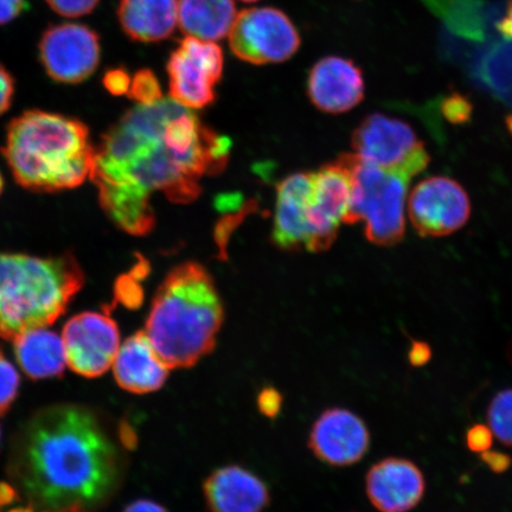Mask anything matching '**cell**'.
I'll return each mask as SVG.
<instances>
[{
	"mask_svg": "<svg viewBox=\"0 0 512 512\" xmlns=\"http://www.w3.org/2000/svg\"><path fill=\"white\" fill-rule=\"evenodd\" d=\"M229 153L228 138L163 98L131 108L102 136L89 179L108 219L128 234L145 236L156 224L150 203L155 192L175 203L195 201L202 178L223 171Z\"/></svg>",
	"mask_w": 512,
	"mask_h": 512,
	"instance_id": "1",
	"label": "cell"
},
{
	"mask_svg": "<svg viewBox=\"0 0 512 512\" xmlns=\"http://www.w3.org/2000/svg\"><path fill=\"white\" fill-rule=\"evenodd\" d=\"M124 451L99 415L86 407L44 408L12 444L15 494L38 512H87L110 498L124 475Z\"/></svg>",
	"mask_w": 512,
	"mask_h": 512,
	"instance_id": "2",
	"label": "cell"
},
{
	"mask_svg": "<svg viewBox=\"0 0 512 512\" xmlns=\"http://www.w3.org/2000/svg\"><path fill=\"white\" fill-rule=\"evenodd\" d=\"M2 153L16 182L38 194L80 187L95 163V146L82 121L41 110L11 121Z\"/></svg>",
	"mask_w": 512,
	"mask_h": 512,
	"instance_id": "3",
	"label": "cell"
},
{
	"mask_svg": "<svg viewBox=\"0 0 512 512\" xmlns=\"http://www.w3.org/2000/svg\"><path fill=\"white\" fill-rule=\"evenodd\" d=\"M223 320L213 278L190 261L175 267L159 286L145 334L170 369H188L215 349Z\"/></svg>",
	"mask_w": 512,
	"mask_h": 512,
	"instance_id": "4",
	"label": "cell"
},
{
	"mask_svg": "<svg viewBox=\"0 0 512 512\" xmlns=\"http://www.w3.org/2000/svg\"><path fill=\"white\" fill-rule=\"evenodd\" d=\"M85 285V273L70 253L37 258L0 253V337L48 328Z\"/></svg>",
	"mask_w": 512,
	"mask_h": 512,
	"instance_id": "5",
	"label": "cell"
},
{
	"mask_svg": "<svg viewBox=\"0 0 512 512\" xmlns=\"http://www.w3.org/2000/svg\"><path fill=\"white\" fill-rule=\"evenodd\" d=\"M352 181L351 206L345 223H364V234L377 246H393L405 236L408 183L400 172L363 162L355 153L339 157Z\"/></svg>",
	"mask_w": 512,
	"mask_h": 512,
	"instance_id": "6",
	"label": "cell"
},
{
	"mask_svg": "<svg viewBox=\"0 0 512 512\" xmlns=\"http://www.w3.org/2000/svg\"><path fill=\"white\" fill-rule=\"evenodd\" d=\"M351 145L363 162L409 178L419 175L430 164V156L411 125L380 113L363 119L352 134Z\"/></svg>",
	"mask_w": 512,
	"mask_h": 512,
	"instance_id": "7",
	"label": "cell"
},
{
	"mask_svg": "<svg viewBox=\"0 0 512 512\" xmlns=\"http://www.w3.org/2000/svg\"><path fill=\"white\" fill-rule=\"evenodd\" d=\"M228 36L232 53L255 66L290 60L302 46L291 18L270 6L241 11Z\"/></svg>",
	"mask_w": 512,
	"mask_h": 512,
	"instance_id": "8",
	"label": "cell"
},
{
	"mask_svg": "<svg viewBox=\"0 0 512 512\" xmlns=\"http://www.w3.org/2000/svg\"><path fill=\"white\" fill-rule=\"evenodd\" d=\"M223 68L224 55L219 44L184 38L166 63L170 98L189 110L214 104L215 87L222 79Z\"/></svg>",
	"mask_w": 512,
	"mask_h": 512,
	"instance_id": "9",
	"label": "cell"
},
{
	"mask_svg": "<svg viewBox=\"0 0 512 512\" xmlns=\"http://www.w3.org/2000/svg\"><path fill=\"white\" fill-rule=\"evenodd\" d=\"M38 56L50 79L63 85H79L99 68L100 36L82 23L50 25L38 43Z\"/></svg>",
	"mask_w": 512,
	"mask_h": 512,
	"instance_id": "10",
	"label": "cell"
},
{
	"mask_svg": "<svg viewBox=\"0 0 512 512\" xmlns=\"http://www.w3.org/2000/svg\"><path fill=\"white\" fill-rule=\"evenodd\" d=\"M408 215L416 232L425 238L456 233L471 216V202L454 179L432 176L421 181L408 197Z\"/></svg>",
	"mask_w": 512,
	"mask_h": 512,
	"instance_id": "11",
	"label": "cell"
},
{
	"mask_svg": "<svg viewBox=\"0 0 512 512\" xmlns=\"http://www.w3.org/2000/svg\"><path fill=\"white\" fill-rule=\"evenodd\" d=\"M352 196V181L347 165L338 158L335 163L312 172L307 223L310 242L307 251L320 253L332 246L339 227L349 214Z\"/></svg>",
	"mask_w": 512,
	"mask_h": 512,
	"instance_id": "12",
	"label": "cell"
},
{
	"mask_svg": "<svg viewBox=\"0 0 512 512\" xmlns=\"http://www.w3.org/2000/svg\"><path fill=\"white\" fill-rule=\"evenodd\" d=\"M62 339L70 369L89 379L105 374L120 348L117 323L98 312H82L70 318Z\"/></svg>",
	"mask_w": 512,
	"mask_h": 512,
	"instance_id": "13",
	"label": "cell"
},
{
	"mask_svg": "<svg viewBox=\"0 0 512 512\" xmlns=\"http://www.w3.org/2000/svg\"><path fill=\"white\" fill-rule=\"evenodd\" d=\"M370 432L366 422L345 408H330L320 414L311 428L309 448L324 464L354 465L366 456Z\"/></svg>",
	"mask_w": 512,
	"mask_h": 512,
	"instance_id": "14",
	"label": "cell"
},
{
	"mask_svg": "<svg viewBox=\"0 0 512 512\" xmlns=\"http://www.w3.org/2000/svg\"><path fill=\"white\" fill-rule=\"evenodd\" d=\"M307 95L318 110L341 114L364 99L362 69L345 57L326 56L315 63L307 78Z\"/></svg>",
	"mask_w": 512,
	"mask_h": 512,
	"instance_id": "15",
	"label": "cell"
},
{
	"mask_svg": "<svg viewBox=\"0 0 512 512\" xmlns=\"http://www.w3.org/2000/svg\"><path fill=\"white\" fill-rule=\"evenodd\" d=\"M425 491L424 473L412 460L386 458L367 473V496L380 512H409L418 507Z\"/></svg>",
	"mask_w": 512,
	"mask_h": 512,
	"instance_id": "16",
	"label": "cell"
},
{
	"mask_svg": "<svg viewBox=\"0 0 512 512\" xmlns=\"http://www.w3.org/2000/svg\"><path fill=\"white\" fill-rule=\"evenodd\" d=\"M202 489L210 512H265L271 503L264 480L240 465L211 472Z\"/></svg>",
	"mask_w": 512,
	"mask_h": 512,
	"instance_id": "17",
	"label": "cell"
},
{
	"mask_svg": "<svg viewBox=\"0 0 512 512\" xmlns=\"http://www.w3.org/2000/svg\"><path fill=\"white\" fill-rule=\"evenodd\" d=\"M312 172L288 176L278 185L272 240L285 251L307 249L310 229L307 223Z\"/></svg>",
	"mask_w": 512,
	"mask_h": 512,
	"instance_id": "18",
	"label": "cell"
},
{
	"mask_svg": "<svg viewBox=\"0 0 512 512\" xmlns=\"http://www.w3.org/2000/svg\"><path fill=\"white\" fill-rule=\"evenodd\" d=\"M170 367L159 356L145 331L128 337L120 345L113 363L115 380L127 392H157L168 380Z\"/></svg>",
	"mask_w": 512,
	"mask_h": 512,
	"instance_id": "19",
	"label": "cell"
},
{
	"mask_svg": "<svg viewBox=\"0 0 512 512\" xmlns=\"http://www.w3.org/2000/svg\"><path fill=\"white\" fill-rule=\"evenodd\" d=\"M117 16L133 42H163L177 28L178 0H119Z\"/></svg>",
	"mask_w": 512,
	"mask_h": 512,
	"instance_id": "20",
	"label": "cell"
},
{
	"mask_svg": "<svg viewBox=\"0 0 512 512\" xmlns=\"http://www.w3.org/2000/svg\"><path fill=\"white\" fill-rule=\"evenodd\" d=\"M19 367L32 380L60 376L66 369L67 356L62 336L48 328L23 332L14 339Z\"/></svg>",
	"mask_w": 512,
	"mask_h": 512,
	"instance_id": "21",
	"label": "cell"
},
{
	"mask_svg": "<svg viewBox=\"0 0 512 512\" xmlns=\"http://www.w3.org/2000/svg\"><path fill=\"white\" fill-rule=\"evenodd\" d=\"M234 0H179L178 25L183 34L204 41H221L232 30Z\"/></svg>",
	"mask_w": 512,
	"mask_h": 512,
	"instance_id": "22",
	"label": "cell"
},
{
	"mask_svg": "<svg viewBox=\"0 0 512 512\" xmlns=\"http://www.w3.org/2000/svg\"><path fill=\"white\" fill-rule=\"evenodd\" d=\"M486 416L495 437L512 447V388L502 390L491 400Z\"/></svg>",
	"mask_w": 512,
	"mask_h": 512,
	"instance_id": "23",
	"label": "cell"
},
{
	"mask_svg": "<svg viewBox=\"0 0 512 512\" xmlns=\"http://www.w3.org/2000/svg\"><path fill=\"white\" fill-rule=\"evenodd\" d=\"M127 95L136 101L137 105H152L163 99L162 87L157 75L147 68L140 69L133 75Z\"/></svg>",
	"mask_w": 512,
	"mask_h": 512,
	"instance_id": "24",
	"label": "cell"
},
{
	"mask_svg": "<svg viewBox=\"0 0 512 512\" xmlns=\"http://www.w3.org/2000/svg\"><path fill=\"white\" fill-rule=\"evenodd\" d=\"M465 2L471 3L473 0H426L438 15L443 16L447 24L450 25L454 32L466 37L471 36V31L465 22Z\"/></svg>",
	"mask_w": 512,
	"mask_h": 512,
	"instance_id": "25",
	"label": "cell"
},
{
	"mask_svg": "<svg viewBox=\"0 0 512 512\" xmlns=\"http://www.w3.org/2000/svg\"><path fill=\"white\" fill-rule=\"evenodd\" d=\"M19 384L18 371L8 358L0 352V415L9 411L17 398Z\"/></svg>",
	"mask_w": 512,
	"mask_h": 512,
	"instance_id": "26",
	"label": "cell"
},
{
	"mask_svg": "<svg viewBox=\"0 0 512 512\" xmlns=\"http://www.w3.org/2000/svg\"><path fill=\"white\" fill-rule=\"evenodd\" d=\"M46 2L57 15L78 18L92 14L100 0H46Z\"/></svg>",
	"mask_w": 512,
	"mask_h": 512,
	"instance_id": "27",
	"label": "cell"
},
{
	"mask_svg": "<svg viewBox=\"0 0 512 512\" xmlns=\"http://www.w3.org/2000/svg\"><path fill=\"white\" fill-rule=\"evenodd\" d=\"M443 112L452 123H464L471 115L472 105L464 95L456 93L444 100Z\"/></svg>",
	"mask_w": 512,
	"mask_h": 512,
	"instance_id": "28",
	"label": "cell"
},
{
	"mask_svg": "<svg viewBox=\"0 0 512 512\" xmlns=\"http://www.w3.org/2000/svg\"><path fill=\"white\" fill-rule=\"evenodd\" d=\"M494 437L495 435L489 426L482 424L473 425L466 432V446L470 451L482 454L491 450Z\"/></svg>",
	"mask_w": 512,
	"mask_h": 512,
	"instance_id": "29",
	"label": "cell"
},
{
	"mask_svg": "<svg viewBox=\"0 0 512 512\" xmlns=\"http://www.w3.org/2000/svg\"><path fill=\"white\" fill-rule=\"evenodd\" d=\"M104 86L113 95H124L130 91L132 78L124 67L108 69L104 79Z\"/></svg>",
	"mask_w": 512,
	"mask_h": 512,
	"instance_id": "30",
	"label": "cell"
},
{
	"mask_svg": "<svg viewBox=\"0 0 512 512\" xmlns=\"http://www.w3.org/2000/svg\"><path fill=\"white\" fill-rule=\"evenodd\" d=\"M15 96V80L9 70L0 63V115L9 110Z\"/></svg>",
	"mask_w": 512,
	"mask_h": 512,
	"instance_id": "31",
	"label": "cell"
},
{
	"mask_svg": "<svg viewBox=\"0 0 512 512\" xmlns=\"http://www.w3.org/2000/svg\"><path fill=\"white\" fill-rule=\"evenodd\" d=\"M281 395L273 388H265L258 396V407L260 412L270 418H274L280 411Z\"/></svg>",
	"mask_w": 512,
	"mask_h": 512,
	"instance_id": "32",
	"label": "cell"
},
{
	"mask_svg": "<svg viewBox=\"0 0 512 512\" xmlns=\"http://www.w3.org/2000/svg\"><path fill=\"white\" fill-rule=\"evenodd\" d=\"M480 459L492 472L498 473V475L508 471L512 465V458L509 454L499 451H486L480 454Z\"/></svg>",
	"mask_w": 512,
	"mask_h": 512,
	"instance_id": "33",
	"label": "cell"
},
{
	"mask_svg": "<svg viewBox=\"0 0 512 512\" xmlns=\"http://www.w3.org/2000/svg\"><path fill=\"white\" fill-rule=\"evenodd\" d=\"M118 297L123 299L124 304L134 307L139 305L142 300V290L139 286L133 283L132 278H121L118 283Z\"/></svg>",
	"mask_w": 512,
	"mask_h": 512,
	"instance_id": "34",
	"label": "cell"
},
{
	"mask_svg": "<svg viewBox=\"0 0 512 512\" xmlns=\"http://www.w3.org/2000/svg\"><path fill=\"white\" fill-rule=\"evenodd\" d=\"M27 9V0H0V25L9 24Z\"/></svg>",
	"mask_w": 512,
	"mask_h": 512,
	"instance_id": "35",
	"label": "cell"
},
{
	"mask_svg": "<svg viewBox=\"0 0 512 512\" xmlns=\"http://www.w3.org/2000/svg\"><path fill=\"white\" fill-rule=\"evenodd\" d=\"M432 358L430 344L421 341H414L408 351V361L413 367H424Z\"/></svg>",
	"mask_w": 512,
	"mask_h": 512,
	"instance_id": "36",
	"label": "cell"
},
{
	"mask_svg": "<svg viewBox=\"0 0 512 512\" xmlns=\"http://www.w3.org/2000/svg\"><path fill=\"white\" fill-rule=\"evenodd\" d=\"M124 512H169L163 505L156 502L149 501V499H140L134 502L125 509Z\"/></svg>",
	"mask_w": 512,
	"mask_h": 512,
	"instance_id": "37",
	"label": "cell"
},
{
	"mask_svg": "<svg viewBox=\"0 0 512 512\" xmlns=\"http://www.w3.org/2000/svg\"><path fill=\"white\" fill-rule=\"evenodd\" d=\"M497 30L505 40L512 41V0H509L504 17L497 23Z\"/></svg>",
	"mask_w": 512,
	"mask_h": 512,
	"instance_id": "38",
	"label": "cell"
},
{
	"mask_svg": "<svg viewBox=\"0 0 512 512\" xmlns=\"http://www.w3.org/2000/svg\"><path fill=\"white\" fill-rule=\"evenodd\" d=\"M508 358H509V361L511 362L512 364V341L511 343L509 344V348H508Z\"/></svg>",
	"mask_w": 512,
	"mask_h": 512,
	"instance_id": "39",
	"label": "cell"
},
{
	"mask_svg": "<svg viewBox=\"0 0 512 512\" xmlns=\"http://www.w3.org/2000/svg\"><path fill=\"white\" fill-rule=\"evenodd\" d=\"M3 189H4V179H3L2 174H0V195H2Z\"/></svg>",
	"mask_w": 512,
	"mask_h": 512,
	"instance_id": "40",
	"label": "cell"
},
{
	"mask_svg": "<svg viewBox=\"0 0 512 512\" xmlns=\"http://www.w3.org/2000/svg\"><path fill=\"white\" fill-rule=\"evenodd\" d=\"M12 512H35V511L31 510L29 508H24V509H18V510L12 511ZM74 512H78V511H74Z\"/></svg>",
	"mask_w": 512,
	"mask_h": 512,
	"instance_id": "41",
	"label": "cell"
},
{
	"mask_svg": "<svg viewBox=\"0 0 512 512\" xmlns=\"http://www.w3.org/2000/svg\"><path fill=\"white\" fill-rule=\"evenodd\" d=\"M508 126H509L510 132L512 133V115H510V117L508 118Z\"/></svg>",
	"mask_w": 512,
	"mask_h": 512,
	"instance_id": "42",
	"label": "cell"
},
{
	"mask_svg": "<svg viewBox=\"0 0 512 512\" xmlns=\"http://www.w3.org/2000/svg\"><path fill=\"white\" fill-rule=\"evenodd\" d=\"M241 2H245V3H255V2H259V0H241Z\"/></svg>",
	"mask_w": 512,
	"mask_h": 512,
	"instance_id": "43",
	"label": "cell"
},
{
	"mask_svg": "<svg viewBox=\"0 0 512 512\" xmlns=\"http://www.w3.org/2000/svg\"><path fill=\"white\" fill-rule=\"evenodd\" d=\"M0 439H2V431H0Z\"/></svg>",
	"mask_w": 512,
	"mask_h": 512,
	"instance_id": "44",
	"label": "cell"
}]
</instances>
